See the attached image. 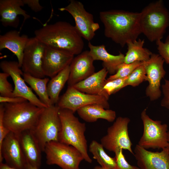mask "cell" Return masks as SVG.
<instances>
[{"instance_id":"obj_17","label":"cell","mask_w":169,"mask_h":169,"mask_svg":"<svg viewBox=\"0 0 169 169\" xmlns=\"http://www.w3.org/2000/svg\"><path fill=\"white\" fill-rule=\"evenodd\" d=\"M133 152L140 169H169V153L167 147L160 152H153L137 144Z\"/></svg>"},{"instance_id":"obj_19","label":"cell","mask_w":169,"mask_h":169,"mask_svg":"<svg viewBox=\"0 0 169 169\" xmlns=\"http://www.w3.org/2000/svg\"><path fill=\"white\" fill-rule=\"evenodd\" d=\"M24 5L23 0H0V21L2 25L5 27L17 28L19 24L18 16L21 15L24 18L23 26L25 21L30 17L22 8Z\"/></svg>"},{"instance_id":"obj_18","label":"cell","mask_w":169,"mask_h":169,"mask_svg":"<svg viewBox=\"0 0 169 169\" xmlns=\"http://www.w3.org/2000/svg\"><path fill=\"white\" fill-rule=\"evenodd\" d=\"M94 61L88 50L74 57L69 65L68 86H73L95 73Z\"/></svg>"},{"instance_id":"obj_25","label":"cell","mask_w":169,"mask_h":169,"mask_svg":"<svg viewBox=\"0 0 169 169\" xmlns=\"http://www.w3.org/2000/svg\"><path fill=\"white\" fill-rule=\"evenodd\" d=\"M144 40L129 41L126 43L127 51L125 55L124 63L129 64L136 61L146 62L148 60L152 53L148 49L144 48Z\"/></svg>"},{"instance_id":"obj_15","label":"cell","mask_w":169,"mask_h":169,"mask_svg":"<svg viewBox=\"0 0 169 169\" xmlns=\"http://www.w3.org/2000/svg\"><path fill=\"white\" fill-rule=\"evenodd\" d=\"M3 159L8 165L24 169L27 162L23 152L18 135L10 132L0 146V163Z\"/></svg>"},{"instance_id":"obj_33","label":"cell","mask_w":169,"mask_h":169,"mask_svg":"<svg viewBox=\"0 0 169 169\" xmlns=\"http://www.w3.org/2000/svg\"><path fill=\"white\" fill-rule=\"evenodd\" d=\"M123 150L117 148L114 152L117 169H140L138 167L131 165L127 161L123 154Z\"/></svg>"},{"instance_id":"obj_13","label":"cell","mask_w":169,"mask_h":169,"mask_svg":"<svg viewBox=\"0 0 169 169\" xmlns=\"http://www.w3.org/2000/svg\"><path fill=\"white\" fill-rule=\"evenodd\" d=\"M45 45L35 37L29 38L24 48L21 68L23 73L43 78L42 68Z\"/></svg>"},{"instance_id":"obj_40","label":"cell","mask_w":169,"mask_h":169,"mask_svg":"<svg viewBox=\"0 0 169 169\" xmlns=\"http://www.w3.org/2000/svg\"><path fill=\"white\" fill-rule=\"evenodd\" d=\"M24 169H37V168L32 166L28 163H27Z\"/></svg>"},{"instance_id":"obj_4","label":"cell","mask_w":169,"mask_h":169,"mask_svg":"<svg viewBox=\"0 0 169 169\" xmlns=\"http://www.w3.org/2000/svg\"><path fill=\"white\" fill-rule=\"evenodd\" d=\"M58 113L61 123L59 141L74 147L81 153L84 160L92 163L84 135L85 123L80 122L74 113L69 110L59 108Z\"/></svg>"},{"instance_id":"obj_36","label":"cell","mask_w":169,"mask_h":169,"mask_svg":"<svg viewBox=\"0 0 169 169\" xmlns=\"http://www.w3.org/2000/svg\"><path fill=\"white\" fill-rule=\"evenodd\" d=\"M3 104H0V146L7 135L10 132L4 125L3 120Z\"/></svg>"},{"instance_id":"obj_35","label":"cell","mask_w":169,"mask_h":169,"mask_svg":"<svg viewBox=\"0 0 169 169\" xmlns=\"http://www.w3.org/2000/svg\"><path fill=\"white\" fill-rule=\"evenodd\" d=\"M161 89L163 97L161 101V105L169 109V80L165 79Z\"/></svg>"},{"instance_id":"obj_29","label":"cell","mask_w":169,"mask_h":169,"mask_svg":"<svg viewBox=\"0 0 169 169\" xmlns=\"http://www.w3.org/2000/svg\"><path fill=\"white\" fill-rule=\"evenodd\" d=\"M127 77L114 79H106L103 86L101 95L108 100L111 95L127 86L126 81Z\"/></svg>"},{"instance_id":"obj_11","label":"cell","mask_w":169,"mask_h":169,"mask_svg":"<svg viewBox=\"0 0 169 169\" xmlns=\"http://www.w3.org/2000/svg\"><path fill=\"white\" fill-rule=\"evenodd\" d=\"M108 100L103 96L86 94L73 86H68L56 105L60 109H67L74 113L83 107L93 104H99L105 109H109Z\"/></svg>"},{"instance_id":"obj_12","label":"cell","mask_w":169,"mask_h":169,"mask_svg":"<svg viewBox=\"0 0 169 169\" xmlns=\"http://www.w3.org/2000/svg\"><path fill=\"white\" fill-rule=\"evenodd\" d=\"M0 68L3 72L8 74L14 84V97H23L41 108L48 107L33 93L32 89L26 84L22 75L23 72L18 61L3 60L0 63Z\"/></svg>"},{"instance_id":"obj_27","label":"cell","mask_w":169,"mask_h":169,"mask_svg":"<svg viewBox=\"0 0 169 169\" xmlns=\"http://www.w3.org/2000/svg\"><path fill=\"white\" fill-rule=\"evenodd\" d=\"M23 76L26 82L34 91L43 104L47 107L53 105L47 90V84L49 80V78H37L25 73H23Z\"/></svg>"},{"instance_id":"obj_2","label":"cell","mask_w":169,"mask_h":169,"mask_svg":"<svg viewBox=\"0 0 169 169\" xmlns=\"http://www.w3.org/2000/svg\"><path fill=\"white\" fill-rule=\"evenodd\" d=\"M35 37L46 46L69 52H82L84 42L75 26L64 21L47 24L34 32Z\"/></svg>"},{"instance_id":"obj_41","label":"cell","mask_w":169,"mask_h":169,"mask_svg":"<svg viewBox=\"0 0 169 169\" xmlns=\"http://www.w3.org/2000/svg\"><path fill=\"white\" fill-rule=\"evenodd\" d=\"M93 169H107L102 167L100 166H95Z\"/></svg>"},{"instance_id":"obj_30","label":"cell","mask_w":169,"mask_h":169,"mask_svg":"<svg viewBox=\"0 0 169 169\" xmlns=\"http://www.w3.org/2000/svg\"><path fill=\"white\" fill-rule=\"evenodd\" d=\"M142 64L143 62L139 61L129 64L123 63L119 66L115 73L110 75L107 79H114L127 77L136 68Z\"/></svg>"},{"instance_id":"obj_38","label":"cell","mask_w":169,"mask_h":169,"mask_svg":"<svg viewBox=\"0 0 169 169\" xmlns=\"http://www.w3.org/2000/svg\"><path fill=\"white\" fill-rule=\"evenodd\" d=\"M27 100L26 99L19 97H4L0 96L1 103H15Z\"/></svg>"},{"instance_id":"obj_14","label":"cell","mask_w":169,"mask_h":169,"mask_svg":"<svg viewBox=\"0 0 169 169\" xmlns=\"http://www.w3.org/2000/svg\"><path fill=\"white\" fill-rule=\"evenodd\" d=\"M164 60L158 54L152 53L150 59L143 62L149 83L145 93L150 100L153 101L161 97L162 91L160 89L161 80L166 74L164 67Z\"/></svg>"},{"instance_id":"obj_7","label":"cell","mask_w":169,"mask_h":169,"mask_svg":"<svg viewBox=\"0 0 169 169\" xmlns=\"http://www.w3.org/2000/svg\"><path fill=\"white\" fill-rule=\"evenodd\" d=\"M44 152L47 164L56 165L62 169H80L79 164L84 160L76 148L59 141L47 143Z\"/></svg>"},{"instance_id":"obj_22","label":"cell","mask_w":169,"mask_h":169,"mask_svg":"<svg viewBox=\"0 0 169 169\" xmlns=\"http://www.w3.org/2000/svg\"><path fill=\"white\" fill-rule=\"evenodd\" d=\"M88 46L90 53L94 60L103 61V68L111 75L115 73L119 66L124 63L125 55L120 52L117 55L109 53L105 45H94L89 42Z\"/></svg>"},{"instance_id":"obj_34","label":"cell","mask_w":169,"mask_h":169,"mask_svg":"<svg viewBox=\"0 0 169 169\" xmlns=\"http://www.w3.org/2000/svg\"><path fill=\"white\" fill-rule=\"evenodd\" d=\"M156 43L159 54L169 66V34L164 42L159 40L156 41Z\"/></svg>"},{"instance_id":"obj_37","label":"cell","mask_w":169,"mask_h":169,"mask_svg":"<svg viewBox=\"0 0 169 169\" xmlns=\"http://www.w3.org/2000/svg\"><path fill=\"white\" fill-rule=\"evenodd\" d=\"M24 4L27 5L35 12L40 11L43 8L39 3V0H23Z\"/></svg>"},{"instance_id":"obj_42","label":"cell","mask_w":169,"mask_h":169,"mask_svg":"<svg viewBox=\"0 0 169 169\" xmlns=\"http://www.w3.org/2000/svg\"><path fill=\"white\" fill-rule=\"evenodd\" d=\"M167 141H168V145L167 146V148L168 149L169 153V131H168Z\"/></svg>"},{"instance_id":"obj_16","label":"cell","mask_w":169,"mask_h":169,"mask_svg":"<svg viewBox=\"0 0 169 169\" xmlns=\"http://www.w3.org/2000/svg\"><path fill=\"white\" fill-rule=\"evenodd\" d=\"M74 55L68 52L45 46L42 68L45 76L51 78L70 64Z\"/></svg>"},{"instance_id":"obj_28","label":"cell","mask_w":169,"mask_h":169,"mask_svg":"<svg viewBox=\"0 0 169 169\" xmlns=\"http://www.w3.org/2000/svg\"><path fill=\"white\" fill-rule=\"evenodd\" d=\"M101 143L93 140L89 146V151L101 167L107 169H117L115 157L109 156Z\"/></svg>"},{"instance_id":"obj_23","label":"cell","mask_w":169,"mask_h":169,"mask_svg":"<svg viewBox=\"0 0 169 169\" xmlns=\"http://www.w3.org/2000/svg\"><path fill=\"white\" fill-rule=\"evenodd\" d=\"M77 112L80 118L89 123L95 122L99 119L111 122L115 120L116 117L115 111L105 109L102 105L98 104L83 107L79 109Z\"/></svg>"},{"instance_id":"obj_10","label":"cell","mask_w":169,"mask_h":169,"mask_svg":"<svg viewBox=\"0 0 169 169\" xmlns=\"http://www.w3.org/2000/svg\"><path fill=\"white\" fill-rule=\"evenodd\" d=\"M61 11H66L73 18L75 27L82 37L90 42L100 28L98 23L94 22L93 15L87 12L80 2L71 0L66 6L59 8Z\"/></svg>"},{"instance_id":"obj_39","label":"cell","mask_w":169,"mask_h":169,"mask_svg":"<svg viewBox=\"0 0 169 169\" xmlns=\"http://www.w3.org/2000/svg\"><path fill=\"white\" fill-rule=\"evenodd\" d=\"M0 169H18L11 166L6 163L3 162L0 163Z\"/></svg>"},{"instance_id":"obj_3","label":"cell","mask_w":169,"mask_h":169,"mask_svg":"<svg viewBox=\"0 0 169 169\" xmlns=\"http://www.w3.org/2000/svg\"><path fill=\"white\" fill-rule=\"evenodd\" d=\"M3 104L4 124L10 132L17 134L32 130L45 108H39L28 100Z\"/></svg>"},{"instance_id":"obj_26","label":"cell","mask_w":169,"mask_h":169,"mask_svg":"<svg viewBox=\"0 0 169 169\" xmlns=\"http://www.w3.org/2000/svg\"><path fill=\"white\" fill-rule=\"evenodd\" d=\"M69 74V65L49 80L47 84V90L52 105H55L58 102L60 93L68 82Z\"/></svg>"},{"instance_id":"obj_8","label":"cell","mask_w":169,"mask_h":169,"mask_svg":"<svg viewBox=\"0 0 169 169\" xmlns=\"http://www.w3.org/2000/svg\"><path fill=\"white\" fill-rule=\"evenodd\" d=\"M143 125V134L138 145L145 149H163L168 145V125L158 120H154L147 114L144 109L141 114Z\"/></svg>"},{"instance_id":"obj_32","label":"cell","mask_w":169,"mask_h":169,"mask_svg":"<svg viewBox=\"0 0 169 169\" xmlns=\"http://www.w3.org/2000/svg\"><path fill=\"white\" fill-rule=\"evenodd\" d=\"M10 75L4 72L0 73V96L4 97H14L13 89L8 81V78Z\"/></svg>"},{"instance_id":"obj_1","label":"cell","mask_w":169,"mask_h":169,"mask_svg":"<svg viewBox=\"0 0 169 169\" xmlns=\"http://www.w3.org/2000/svg\"><path fill=\"white\" fill-rule=\"evenodd\" d=\"M140 13L120 10L100 12L105 36L123 47L129 41L137 39L141 33Z\"/></svg>"},{"instance_id":"obj_21","label":"cell","mask_w":169,"mask_h":169,"mask_svg":"<svg viewBox=\"0 0 169 169\" xmlns=\"http://www.w3.org/2000/svg\"><path fill=\"white\" fill-rule=\"evenodd\" d=\"M29 38L26 34L21 35L19 31H8L0 35V50L7 49L12 52L17 57L21 68L23 51Z\"/></svg>"},{"instance_id":"obj_5","label":"cell","mask_w":169,"mask_h":169,"mask_svg":"<svg viewBox=\"0 0 169 169\" xmlns=\"http://www.w3.org/2000/svg\"><path fill=\"white\" fill-rule=\"evenodd\" d=\"M140 13L141 33L150 42L161 40L169 26V12L163 0L151 3Z\"/></svg>"},{"instance_id":"obj_9","label":"cell","mask_w":169,"mask_h":169,"mask_svg":"<svg viewBox=\"0 0 169 169\" xmlns=\"http://www.w3.org/2000/svg\"><path fill=\"white\" fill-rule=\"evenodd\" d=\"M130 119L127 117H118L107 129V133L100 139V143L107 150L114 152L121 148L134 155L132 143L129 135L128 125Z\"/></svg>"},{"instance_id":"obj_6","label":"cell","mask_w":169,"mask_h":169,"mask_svg":"<svg viewBox=\"0 0 169 169\" xmlns=\"http://www.w3.org/2000/svg\"><path fill=\"white\" fill-rule=\"evenodd\" d=\"M59 110L56 105L44 108L37 124L31 130L42 152L47 143L59 141L61 128Z\"/></svg>"},{"instance_id":"obj_20","label":"cell","mask_w":169,"mask_h":169,"mask_svg":"<svg viewBox=\"0 0 169 169\" xmlns=\"http://www.w3.org/2000/svg\"><path fill=\"white\" fill-rule=\"evenodd\" d=\"M21 148L27 162L39 169L41 164V152L38 145L31 130L18 134Z\"/></svg>"},{"instance_id":"obj_24","label":"cell","mask_w":169,"mask_h":169,"mask_svg":"<svg viewBox=\"0 0 169 169\" xmlns=\"http://www.w3.org/2000/svg\"><path fill=\"white\" fill-rule=\"evenodd\" d=\"M108 73L107 70L103 68L73 86L84 93L102 96V88Z\"/></svg>"},{"instance_id":"obj_31","label":"cell","mask_w":169,"mask_h":169,"mask_svg":"<svg viewBox=\"0 0 169 169\" xmlns=\"http://www.w3.org/2000/svg\"><path fill=\"white\" fill-rule=\"evenodd\" d=\"M147 77L145 69L143 64L138 67L127 77L126 81L127 86L131 85L135 87L144 81Z\"/></svg>"}]
</instances>
